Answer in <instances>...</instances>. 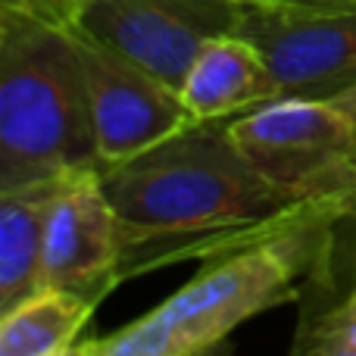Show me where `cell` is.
<instances>
[{
  "mask_svg": "<svg viewBox=\"0 0 356 356\" xmlns=\"http://www.w3.org/2000/svg\"><path fill=\"white\" fill-rule=\"evenodd\" d=\"M228 122L194 119L166 141L100 166L116 213L122 282L241 250L316 209L272 188L241 156Z\"/></svg>",
  "mask_w": 356,
  "mask_h": 356,
  "instance_id": "1",
  "label": "cell"
},
{
  "mask_svg": "<svg viewBox=\"0 0 356 356\" xmlns=\"http://www.w3.org/2000/svg\"><path fill=\"white\" fill-rule=\"evenodd\" d=\"M338 207H316L284 232L222 253L169 300L97 341V356H222L225 341L253 316L297 303L300 282Z\"/></svg>",
  "mask_w": 356,
  "mask_h": 356,
  "instance_id": "2",
  "label": "cell"
},
{
  "mask_svg": "<svg viewBox=\"0 0 356 356\" xmlns=\"http://www.w3.org/2000/svg\"><path fill=\"white\" fill-rule=\"evenodd\" d=\"M100 169L72 29L0 10V191Z\"/></svg>",
  "mask_w": 356,
  "mask_h": 356,
  "instance_id": "3",
  "label": "cell"
},
{
  "mask_svg": "<svg viewBox=\"0 0 356 356\" xmlns=\"http://www.w3.org/2000/svg\"><path fill=\"white\" fill-rule=\"evenodd\" d=\"M241 156L284 197L356 207V119L334 100L278 97L228 122Z\"/></svg>",
  "mask_w": 356,
  "mask_h": 356,
  "instance_id": "4",
  "label": "cell"
},
{
  "mask_svg": "<svg viewBox=\"0 0 356 356\" xmlns=\"http://www.w3.org/2000/svg\"><path fill=\"white\" fill-rule=\"evenodd\" d=\"M238 35L259 50L278 97L338 100L356 88V3L241 0Z\"/></svg>",
  "mask_w": 356,
  "mask_h": 356,
  "instance_id": "5",
  "label": "cell"
},
{
  "mask_svg": "<svg viewBox=\"0 0 356 356\" xmlns=\"http://www.w3.org/2000/svg\"><path fill=\"white\" fill-rule=\"evenodd\" d=\"M238 22L241 0H85L75 31L181 91L200 50Z\"/></svg>",
  "mask_w": 356,
  "mask_h": 356,
  "instance_id": "6",
  "label": "cell"
},
{
  "mask_svg": "<svg viewBox=\"0 0 356 356\" xmlns=\"http://www.w3.org/2000/svg\"><path fill=\"white\" fill-rule=\"evenodd\" d=\"M72 35L85 69L100 166L129 160L194 122L178 91L81 31L72 29Z\"/></svg>",
  "mask_w": 356,
  "mask_h": 356,
  "instance_id": "7",
  "label": "cell"
},
{
  "mask_svg": "<svg viewBox=\"0 0 356 356\" xmlns=\"http://www.w3.org/2000/svg\"><path fill=\"white\" fill-rule=\"evenodd\" d=\"M122 284V247L116 213L100 184V169H85L56 197L41 250V291H66L97 307Z\"/></svg>",
  "mask_w": 356,
  "mask_h": 356,
  "instance_id": "8",
  "label": "cell"
},
{
  "mask_svg": "<svg viewBox=\"0 0 356 356\" xmlns=\"http://www.w3.org/2000/svg\"><path fill=\"white\" fill-rule=\"evenodd\" d=\"M288 356H356V207L325 222L300 282Z\"/></svg>",
  "mask_w": 356,
  "mask_h": 356,
  "instance_id": "9",
  "label": "cell"
},
{
  "mask_svg": "<svg viewBox=\"0 0 356 356\" xmlns=\"http://www.w3.org/2000/svg\"><path fill=\"white\" fill-rule=\"evenodd\" d=\"M178 94L194 119H234L278 100V85L250 41L225 35L200 50Z\"/></svg>",
  "mask_w": 356,
  "mask_h": 356,
  "instance_id": "10",
  "label": "cell"
},
{
  "mask_svg": "<svg viewBox=\"0 0 356 356\" xmlns=\"http://www.w3.org/2000/svg\"><path fill=\"white\" fill-rule=\"evenodd\" d=\"M72 175L79 172H60L0 191V316L41 291L47 216Z\"/></svg>",
  "mask_w": 356,
  "mask_h": 356,
  "instance_id": "11",
  "label": "cell"
},
{
  "mask_svg": "<svg viewBox=\"0 0 356 356\" xmlns=\"http://www.w3.org/2000/svg\"><path fill=\"white\" fill-rule=\"evenodd\" d=\"M94 303L66 291H38L0 316V356H54L75 344Z\"/></svg>",
  "mask_w": 356,
  "mask_h": 356,
  "instance_id": "12",
  "label": "cell"
},
{
  "mask_svg": "<svg viewBox=\"0 0 356 356\" xmlns=\"http://www.w3.org/2000/svg\"><path fill=\"white\" fill-rule=\"evenodd\" d=\"M81 6L85 0H0V10L22 13V16L56 25V29H75Z\"/></svg>",
  "mask_w": 356,
  "mask_h": 356,
  "instance_id": "13",
  "label": "cell"
},
{
  "mask_svg": "<svg viewBox=\"0 0 356 356\" xmlns=\"http://www.w3.org/2000/svg\"><path fill=\"white\" fill-rule=\"evenodd\" d=\"M54 356H97V341H81V344H69Z\"/></svg>",
  "mask_w": 356,
  "mask_h": 356,
  "instance_id": "14",
  "label": "cell"
},
{
  "mask_svg": "<svg viewBox=\"0 0 356 356\" xmlns=\"http://www.w3.org/2000/svg\"><path fill=\"white\" fill-rule=\"evenodd\" d=\"M334 104H338V106H344V110H347V113H350V116L356 119V88H350V91H347V94H341V97L334 100Z\"/></svg>",
  "mask_w": 356,
  "mask_h": 356,
  "instance_id": "15",
  "label": "cell"
},
{
  "mask_svg": "<svg viewBox=\"0 0 356 356\" xmlns=\"http://www.w3.org/2000/svg\"><path fill=\"white\" fill-rule=\"evenodd\" d=\"M307 3H356V0H307Z\"/></svg>",
  "mask_w": 356,
  "mask_h": 356,
  "instance_id": "16",
  "label": "cell"
}]
</instances>
